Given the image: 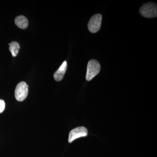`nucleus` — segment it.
<instances>
[{
    "instance_id": "f257e3e1",
    "label": "nucleus",
    "mask_w": 157,
    "mask_h": 157,
    "mask_svg": "<svg viewBox=\"0 0 157 157\" xmlns=\"http://www.w3.org/2000/svg\"><path fill=\"white\" fill-rule=\"evenodd\" d=\"M140 14L147 18H153L157 16V4L153 2L144 4L139 10Z\"/></svg>"
},
{
    "instance_id": "f03ea898",
    "label": "nucleus",
    "mask_w": 157,
    "mask_h": 157,
    "mask_svg": "<svg viewBox=\"0 0 157 157\" xmlns=\"http://www.w3.org/2000/svg\"><path fill=\"white\" fill-rule=\"evenodd\" d=\"M101 70V65L98 61L92 59L89 61L87 67L86 78L87 81L92 79L95 76L100 73Z\"/></svg>"
},
{
    "instance_id": "7ed1b4c3",
    "label": "nucleus",
    "mask_w": 157,
    "mask_h": 157,
    "mask_svg": "<svg viewBox=\"0 0 157 157\" xmlns=\"http://www.w3.org/2000/svg\"><path fill=\"white\" fill-rule=\"evenodd\" d=\"M29 86L25 82H21L17 85L14 96L16 100L19 102L24 101L27 97L29 92Z\"/></svg>"
},
{
    "instance_id": "20e7f679",
    "label": "nucleus",
    "mask_w": 157,
    "mask_h": 157,
    "mask_svg": "<svg viewBox=\"0 0 157 157\" xmlns=\"http://www.w3.org/2000/svg\"><path fill=\"white\" fill-rule=\"evenodd\" d=\"M102 16L101 14H97L93 16L88 24V28L90 33H97L101 27Z\"/></svg>"
},
{
    "instance_id": "39448f33",
    "label": "nucleus",
    "mask_w": 157,
    "mask_h": 157,
    "mask_svg": "<svg viewBox=\"0 0 157 157\" xmlns=\"http://www.w3.org/2000/svg\"><path fill=\"white\" fill-rule=\"evenodd\" d=\"M88 135L87 129L83 127H79L75 128L70 131L69 134L68 141L69 143L72 142L79 137H85Z\"/></svg>"
},
{
    "instance_id": "423d86ee",
    "label": "nucleus",
    "mask_w": 157,
    "mask_h": 157,
    "mask_svg": "<svg viewBox=\"0 0 157 157\" xmlns=\"http://www.w3.org/2000/svg\"><path fill=\"white\" fill-rule=\"evenodd\" d=\"M67 67V63L66 61L63 62L61 66L59 67L58 70L54 74V78L56 81H60L63 79Z\"/></svg>"
},
{
    "instance_id": "0eeeda50",
    "label": "nucleus",
    "mask_w": 157,
    "mask_h": 157,
    "mask_svg": "<svg viewBox=\"0 0 157 157\" xmlns=\"http://www.w3.org/2000/svg\"><path fill=\"white\" fill-rule=\"evenodd\" d=\"M15 25L19 28L22 29H25L28 27L29 25V21L27 17L23 15L17 16L15 18Z\"/></svg>"
},
{
    "instance_id": "6e6552de",
    "label": "nucleus",
    "mask_w": 157,
    "mask_h": 157,
    "mask_svg": "<svg viewBox=\"0 0 157 157\" xmlns=\"http://www.w3.org/2000/svg\"><path fill=\"white\" fill-rule=\"evenodd\" d=\"M9 50L11 52L12 56L16 57L18 54L20 47L19 43L16 42H12L9 43Z\"/></svg>"
},
{
    "instance_id": "1a4fd4ad",
    "label": "nucleus",
    "mask_w": 157,
    "mask_h": 157,
    "mask_svg": "<svg viewBox=\"0 0 157 157\" xmlns=\"http://www.w3.org/2000/svg\"><path fill=\"white\" fill-rule=\"evenodd\" d=\"M6 107L5 101L2 100H0V113L4 111Z\"/></svg>"
}]
</instances>
